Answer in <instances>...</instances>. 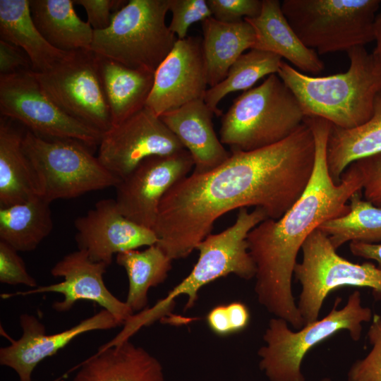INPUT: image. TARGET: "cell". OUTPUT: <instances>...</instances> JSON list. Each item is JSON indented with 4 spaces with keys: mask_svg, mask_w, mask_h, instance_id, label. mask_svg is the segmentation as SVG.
Here are the masks:
<instances>
[{
    "mask_svg": "<svg viewBox=\"0 0 381 381\" xmlns=\"http://www.w3.org/2000/svg\"><path fill=\"white\" fill-rule=\"evenodd\" d=\"M73 4V0H30V10L40 32L56 49L90 50L94 30L78 16Z\"/></svg>",
    "mask_w": 381,
    "mask_h": 381,
    "instance_id": "484cf974",
    "label": "cell"
},
{
    "mask_svg": "<svg viewBox=\"0 0 381 381\" xmlns=\"http://www.w3.org/2000/svg\"><path fill=\"white\" fill-rule=\"evenodd\" d=\"M31 70L30 61L19 47L0 39V75Z\"/></svg>",
    "mask_w": 381,
    "mask_h": 381,
    "instance_id": "74e56055",
    "label": "cell"
},
{
    "mask_svg": "<svg viewBox=\"0 0 381 381\" xmlns=\"http://www.w3.org/2000/svg\"><path fill=\"white\" fill-rule=\"evenodd\" d=\"M32 73L46 95L66 114L102 134L112 128L95 53L68 52L50 69Z\"/></svg>",
    "mask_w": 381,
    "mask_h": 381,
    "instance_id": "8fae6325",
    "label": "cell"
},
{
    "mask_svg": "<svg viewBox=\"0 0 381 381\" xmlns=\"http://www.w3.org/2000/svg\"><path fill=\"white\" fill-rule=\"evenodd\" d=\"M50 203L39 195L0 207V241L18 252L34 250L52 232Z\"/></svg>",
    "mask_w": 381,
    "mask_h": 381,
    "instance_id": "83f0119b",
    "label": "cell"
},
{
    "mask_svg": "<svg viewBox=\"0 0 381 381\" xmlns=\"http://www.w3.org/2000/svg\"><path fill=\"white\" fill-rule=\"evenodd\" d=\"M304 118L294 93L272 74L234 100L222 116L219 139L231 150L251 151L288 138Z\"/></svg>",
    "mask_w": 381,
    "mask_h": 381,
    "instance_id": "8992f818",
    "label": "cell"
},
{
    "mask_svg": "<svg viewBox=\"0 0 381 381\" xmlns=\"http://www.w3.org/2000/svg\"><path fill=\"white\" fill-rule=\"evenodd\" d=\"M359 193L351 197L346 214L318 226L336 250L347 242L381 243V208L363 200Z\"/></svg>",
    "mask_w": 381,
    "mask_h": 381,
    "instance_id": "f546056e",
    "label": "cell"
},
{
    "mask_svg": "<svg viewBox=\"0 0 381 381\" xmlns=\"http://www.w3.org/2000/svg\"><path fill=\"white\" fill-rule=\"evenodd\" d=\"M212 17L224 23H238L258 17L262 0H207Z\"/></svg>",
    "mask_w": 381,
    "mask_h": 381,
    "instance_id": "e575fe53",
    "label": "cell"
},
{
    "mask_svg": "<svg viewBox=\"0 0 381 381\" xmlns=\"http://www.w3.org/2000/svg\"><path fill=\"white\" fill-rule=\"evenodd\" d=\"M171 20L169 28L179 40L187 37L190 26L212 17L207 0H169Z\"/></svg>",
    "mask_w": 381,
    "mask_h": 381,
    "instance_id": "d6a6232c",
    "label": "cell"
},
{
    "mask_svg": "<svg viewBox=\"0 0 381 381\" xmlns=\"http://www.w3.org/2000/svg\"><path fill=\"white\" fill-rule=\"evenodd\" d=\"M374 35L377 46L373 52L381 59V11L377 14L375 20Z\"/></svg>",
    "mask_w": 381,
    "mask_h": 381,
    "instance_id": "b9f144b4",
    "label": "cell"
},
{
    "mask_svg": "<svg viewBox=\"0 0 381 381\" xmlns=\"http://www.w3.org/2000/svg\"><path fill=\"white\" fill-rule=\"evenodd\" d=\"M25 132L14 121L0 117V207L38 195L34 172L23 147Z\"/></svg>",
    "mask_w": 381,
    "mask_h": 381,
    "instance_id": "603a6c76",
    "label": "cell"
},
{
    "mask_svg": "<svg viewBox=\"0 0 381 381\" xmlns=\"http://www.w3.org/2000/svg\"><path fill=\"white\" fill-rule=\"evenodd\" d=\"M78 249L84 250L95 262L109 266L120 253L150 246L158 241L155 231L126 217L115 199H102L94 208L74 221Z\"/></svg>",
    "mask_w": 381,
    "mask_h": 381,
    "instance_id": "9a60e30c",
    "label": "cell"
},
{
    "mask_svg": "<svg viewBox=\"0 0 381 381\" xmlns=\"http://www.w3.org/2000/svg\"><path fill=\"white\" fill-rule=\"evenodd\" d=\"M230 152L220 166L192 172L162 199L152 230L156 244L171 260L188 257L215 221L233 210L255 206L279 219L302 195L314 169V137L304 122L277 143Z\"/></svg>",
    "mask_w": 381,
    "mask_h": 381,
    "instance_id": "6da1fadb",
    "label": "cell"
},
{
    "mask_svg": "<svg viewBox=\"0 0 381 381\" xmlns=\"http://www.w3.org/2000/svg\"><path fill=\"white\" fill-rule=\"evenodd\" d=\"M302 260L294 275L301 286L297 306L304 325L319 319L331 291L346 286L368 287L381 298V269L371 262L357 264L340 256L328 236L317 228L301 248Z\"/></svg>",
    "mask_w": 381,
    "mask_h": 381,
    "instance_id": "30bf717a",
    "label": "cell"
},
{
    "mask_svg": "<svg viewBox=\"0 0 381 381\" xmlns=\"http://www.w3.org/2000/svg\"><path fill=\"white\" fill-rule=\"evenodd\" d=\"M123 325L105 309L58 333L47 334L44 325L35 315H20L21 337L0 349V364L16 372L19 381H32L36 366L56 354L82 334L114 329Z\"/></svg>",
    "mask_w": 381,
    "mask_h": 381,
    "instance_id": "ac0fdd59",
    "label": "cell"
},
{
    "mask_svg": "<svg viewBox=\"0 0 381 381\" xmlns=\"http://www.w3.org/2000/svg\"><path fill=\"white\" fill-rule=\"evenodd\" d=\"M0 36L26 54L34 72L50 69L68 53L52 46L40 32L30 0H0Z\"/></svg>",
    "mask_w": 381,
    "mask_h": 381,
    "instance_id": "cb8c5ba5",
    "label": "cell"
},
{
    "mask_svg": "<svg viewBox=\"0 0 381 381\" xmlns=\"http://www.w3.org/2000/svg\"><path fill=\"white\" fill-rule=\"evenodd\" d=\"M315 140V164L310 181L295 204L279 219H266L248 234V252L255 265V292L259 303L295 329L304 325L292 291L298 252L323 222L349 211L351 197L362 190L361 172L351 164L336 184L327 165L326 147L332 123L306 116Z\"/></svg>",
    "mask_w": 381,
    "mask_h": 381,
    "instance_id": "7a4b0ae2",
    "label": "cell"
},
{
    "mask_svg": "<svg viewBox=\"0 0 381 381\" xmlns=\"http://www.w3.org/2000/svg\"><path fill=\"white\" fill-rule=\"evenodd\" d=\"M0 114L47 139L99 146L102 135L64 112L44 92L32 70L0 75Z\"/></svg>",
    "mask_w": 381,
    "mask_h": 381,
    "instance_id": "7c38bea8",
    "label": "cell"
},
{
    "mask_svg": "<svg viewBox=\"0 0 381 381\" xmlns=\"http://www.w3.org/2000/svg\"><path fill=\"white\" fill-rule=\"evenodd\" d=\"M23 147L37 194L49 202L115 187L121 181L79 141L43 138L26 130Z\"/></svg>",
    "mask_w": 381,
    "mask_h": 381,
    "instance_id": "ba28073f",
    "label": "cell"
},
{
    "mask_svg": "<svg viewBox=\"0 0 381 381\" xmlns=\"http://www.w3.org/2000/svg\"><path fill=\"white\" fill-rule=\"evenodd\" d=\"M97 56L102 83L114 126L146 106L153 87L155 73L131 68Z\"/></svg>",
    "mask_w": 381,
    "mask_h": 381,
    "instance_id": "d4e9b609",
    "label": "cell"
},
{
    "mask_svg": "<svg viewBox=\"0 0 381 381\" xmlns=\"http://www.w3.org/2000/svg\"><path fill=\"white\" fill-rule=\"evenodd\" d=\"M214 115L204 99H199L160 116L190 154L194 162L193 173L212 171L231 156V152L224 148L214 131Z\"/></svg>",
    "mask_w": 381,
    "mask_h": 381,
    "instance_id": "d6986e66",
    "label": "cell"
},
{
    "mask_svg": "<svg viewBox=\"0 0 381 381\" xmlns=\"http://www.w3.org/2000/svg\"><path fill=\"white\" fill-rule=\"evenodd\" d=\"M361 172L365 200L381 208V152L353 162Z\"/></svg>",
    "mask_w": 381,
    "mask_h": 381,
    "instance_id": "d590c367",
    "label": "cell"
},
{
    "mask_svg": "<svg viewBox=\"0 0 381 381\" xmlns=\"http://www.w3.org/2000/svg\"><path fill=\"white\" fill-rule=\"evenodd\" d=\"M73 3L84 8L87 23L93 30H103L110 26L114 13L121 8L127 1L73 0Z\"/></svg>",
    "mask_w": 381,
    "mask_h": 381,
    "instance_id": "8d00e7d4",
    "label": "cell"
},
{
    "mask_svg": "<svg viewBox=\"0 0 381 381\" xmlns=\"http://www.w3.org/2000/svg\"><path fill=\"white\" fill-rule=\"evenodd\" d=\"M227 312L233 333L243 330L249 324L250 313L248 307L238 301L226 305Z\"/></svg>",
    "mask_w": 381,
    "mask_h": 381,
    "instance_id": "ab89813d",
    "label": "cell"
},
{
    "mask_svg": "<svg viewBox=\"0 0 381 381\" xmlns=\"http://www.w3.org/2000/svg\"><path fill=\"white\" fill-rule=\"evenodd\" d=\"M107 267L104 262L92 260L86 251L78 249L66 255L52 268V275L64 278L62 282L37 286L25 292H18V294H61L63 299L52 303L53 309L60 313L70 310L78 301H90L124 324L133 312L126 302L119 300L107 288L103 274Z\"/></svg>",
    "mask_w": 381,
    "mask_h": 381,
    "instance_id": "e0dca14e",
    "label": "cell"
},
{
    "mask_svg": "<svg viewBox=\"0 0 381 381\" xmlns=\"http://www.w3.org/2000/svg\"><path fill=\"white\" fill-rule=\"evenodd\" d=\"M346 52L350 64L342 73L309 75L282 60L277 75L296 97L305 116L322 118L334 126L351 129L373 114L381 93V59L365 46Z\"/></svg>",
    "mask_w": 381,
    "mask_h": 381,
    "instance_id": "3957f363",
    "label": "cell"
},
{
    "mask_svg": "<svg viewBox=\"0 0 381 381\" xmlns=\"http://www.w3.org/2000/svg\"><path fill=\"white\" fill-rule=\"evenodd\" d=\"M202 23V50L210 87L221 83L232 64L255 42L253 27L245 20L224 23L213 17Z\"/></svg>",
    "mask_w": 381,
    "mask_h": 381,
    "instance_id": "7402d4cb",
    "label": "cell"
},
{
    "mask_svg": "<svg viewBox=\"0 0 381 381\" xmlns=\"http://www.w3.org/2000/svg\"><path fill=\"white\" fill-rule=\"evenodd\" d=\"M206 321L209 328L217 335L226 336L233 333L226 305H219L211 309Z\"/></svg>",
    "mask_w": 381,
    "mask_h": 381,
    "instance_id": "f35d334b",
    "label": "cell"
},
{
    "mask_svg": "<svg viewBox=\"0 0 381 381\" xmlns=\"http://www.w3.org/2000/svg\"><path fill=\"white\" fill-rule=\"evenodd\" d=\"M244 20L255 31L252 49L277 54L304 73L318 75L324 70L325 64L318 53L307 47L290 25L279 1L262 0L260 14Z\"/></svg>",
    "mask_w": 381,
    "mask_h": 381,
    "instance_id": "44dd1931",
    "label": "cell"
},
{
    "mask_svg": "<svg viewBox=\"0 0 381 381\" xmlns=\"http://www.w3.org/2000/svg\"><path fill=\"white\" fill-rule=\"evenodd\" d=\"M207 86L202 39L194 36L178 39L155 73L146 107L160 116L190 102L204 99Z\"/></svg>",
    "mask_w": 381,
    "mask_h": 381,
    "instance_id": "2e32d148",
    "label": "cell"
},
{
    "mask_svg": "<svg viewBox=\"0 0 381 381\" xmlns=\"http://www.w3.org/2000/svg\"><path fill=\"white\" fill-rule=\"evenodd\" d=\"M18 251L0 241V282L9 285L23 284L37 287L34 277L28 272Z\"/></svg>",
    "mask_w": 381,
    "mask_h": 381,
    "instance_id": "836d02e7",
    "label": "cell"
},
{
    "mask_svg": "<svg viewBox=\"0 0 381 381\" xmlns=\"http://www.w3.org/2000/svg\"><path fill=\"white\" fill-rule=\"evenodd\" d=\"M116 260L124 268L128 279L125 302L133 313L145 310L149 289L165 281L171 269L172 260L155 244L141 251L131 250L120 253L116 255Z\"/></svg>",
    "mask_w": 381,
    "mask_h": 381,
    "instance_id": "f1b7e54d",
    "label": "cell"
},
{
    "mask_svg": "<svg viewBox=\"0 0 381 381\" xmlns=\"http://www.w3.org/2000/svg\"><path fill=\"white\" fill-rule=\"evenodd\" d=\"M97 158L120 180L143 159L186 150L160 116L146 106L102 135Z\"/></svg>",
    "mask_w": 381,
    "mask_h": 381,
    "instance_id": "4fadbf2b",
    "label": "cell"
},
{
    "mask_svg": "<svg viewBox=\"0 0 381 381\" xmlns=\"http://www.w3.org/2000/svg\"><path fill=\"white\" fill-rule=\"evenodd\" d=\"M379 0H284L282 11L301 42L320 54L375 40Z\"/></svg>",
    "mask_w": 381,
    "mask_h": 381,
    "instance_id": "9c48e42d",
    "label": "cell"
},
{
    "mask_svg": "<svg viewBox=\"0 0 381 381\" xmlns=\"http://www.w3.org/2000/svg\"><path fill=\"white\" fill-rule=\"evenodd\" d=\"M349 249L355 256L375 260L381 269V243L353 241L349 243Z\"/></svg>",
    "mask_w": 381,
    "mask_h": 381,
    "instance_id": "60d3db41",
    "label": "cell"
},
{
    "mask_svg": "<svg viewBox=\"0 0 381 381\" xmlns=\"http://www.w3.org/2000/svg\"><path fill=\"white\" fill-rule=\"evenodd\" d=\"M194 168L186 150L143 159L114 187L115 201L128 219L152 229L164 195Z\"/></svg>",
    "mask_w": 381,
    "mask_h": 381,
    "instance_id": "5bb4252c",
    "label": "cell"
},
{
    "mask_svg": "<svg viewBox=\"0 0 381 381\" xmlns=\"http://www.w3.org/2000/svg\"><path fill=\"white\" fill-rule=\"evenodd\" d=\"M169 0H130L110 26L94 30L90 50L131 68L155 73L177 37L166 25Z\"/></svg>",
    "mask_w": 381,
    "mask_h": 381,
    "instance_id": "52a82bcc",
    "label": "cell"
},
{
    "mask_svg": "<svg viewBox=\"0 0 381 381\" xmlns=\"http://www.w3.org/2000/svg\"><path fill=\"white\" fill-rule=\"evenodd\" d=\"M368 331L371 349L356 361L347 373V381H381V316L373 315Z\"/></svg>",
    "mask_w": 381,
    "mask_h": 381,
    "instance_id": "1f68e13d",
    "label": "cell"
},
{
    "mask_svg": "<svg viewBox=\"0 0 381 381\" xmlns=\"http://www.w3.org/2000/svg\"><path fill=\"white\" fill-rule=\"evenodd\" d=\"M73 381H164L163 367L129 339L106 344L84 361Z\"/></svg>",
    "mask_w": 381,
    "mask_h": 381,
    "instance_id": "ffe728a7",
    "label": "cell"
},
{
    "mask_svg": "<svg viewBox=\"0 0 381 381\" xmlns=\"http://www.w3.org/2000/svg\"><path fill=\"white\" fill-rule=\"evenodd\" d=\"M267 218L261 207L250 212L246 207L239 209L231 226L218 234H210L198 244L199 257L189 274L152 308L132 316L129 321L132 330L137 332L162 319L174 308L176 297L186 296L184 310L190 309L198 299L199 290L220 277L233 274L246 280L255 278L256 268L246 239L248 233Z\"/></svg>",
    "mask_w": 381,
    "mask_h": 381,
    "instance_id": "277c9868",
    "label": "cell"
},
{
    "mask_svg": "<svg viewBox=\"0 0 381 381\" xmlns=\"http://www.w3.org/2000/svg\"><path fill=\"white\" fill-rule=\"evenodd\" d=\"M319 381H332V380L330 377H325L320 380Z\"/></svg>",
    "mask_w": 381,
    "mask_h": 381,
    "instance_id": "7bdbcfd3",
    "label": "cell"
},
{
    "mask_svg": "<svg viewBox=\"0 0 381 381\" xmlns=\"http://www.w3.org/2000/svg\"><path fill=\"white\" fill-rule=\"evenodd\" d=\"M336 298L327 315L320 320L293 331L288 322L279 318L269 320L262 339L265 345L258 351L259 367L270 381H306L302 362L309 351L334 334L346 331L357 341L361 337L363 324L372 320L369 307L363 306L361 294L356 290L346 303L339 308Z\"/></svg>",
    "mask_w": 381,
    "mask_h": 381,
    "instance_id": "5b68a950",
    "label": "cell"
},
{
    "mask_svg": "<svg viewBox=\"0 0 381 381\" xmlns=\"http://www.w3.org/2000/svg\"><path fill=\"white\" fill-rule=\"evenodd\" d=\"M283 59L278 55L255 49L241 54L229 68L226 78L219 84L209 87L204 101L214 115L221 116L218 105L228 94L246 91L260 79L277 74Z\"/></svg>",
    "mask_w": 381,
    "mask_h": 381,
    "instance_id": "4dcf8cb0",
    "label": "cell"
},
{
    "mask_svg": "<svg viewBox=\"0 0 381 381\" xmlns=\"http://www.w3.org/2000/svg\"><path fill=\"white\" fill-rule=\"evenodd\" d=\"M381 152V93L374 112L365 123L351 129L332 124L326 147L329 174L336 184L348 167L356 160Z\"/></svg>",
    "mask_w": 381,
    "mask_h": 381,
    "instance_id": "4316f807",
    "label": "cell"
}]
</instances>
